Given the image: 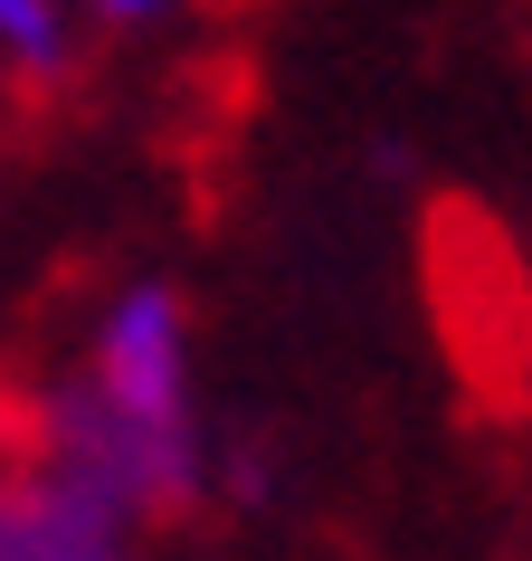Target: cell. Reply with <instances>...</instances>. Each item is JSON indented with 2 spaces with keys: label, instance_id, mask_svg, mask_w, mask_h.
<instances>
[{
  "label": "cell",
  "instance_id": "1",
  "mask_svg": "<svg viewBox=\"0 0 532 561\" xmlns=\"http://www.w3.org/2000/svg\"><path fill=\"white\" fill-rule=\"evenodd\" d=\"M95 390L134 428V447H181V419H190V343H181L172 286H134V296L105 305V324H95Z\"/></svg>",
  "mask_w": 532,
  "mask_h": 561
},
{
  "label": "cell",
  "instance_id": "2",
  "mask_svg": "<svg viewBox=\"0 0 532 561\" xmlns=\"http://www.w3.org/2000/svg\"><path fill=\"white\" fill-rule=\"evenodd\" d=\"M0 58L30 67V77H58L67 67V0H0Z\"/></svg>",
  "mask_w": 532,
  "mask_h": 561
},
{
  "label": "cell",
  "instance_id": "3",
  "mask_svg": "<svg viewBox=\"0 0 532 561\" xmlns=\"http://www.w3.org/2000/svg\"><path fill=\"white\" fill-rule=\"evenodd\" d=\"M105 20H162V10H181V0H95Z\"/></svg>",
  "mask_w": 532,
  "mask_h": 561
}]
</instances>
